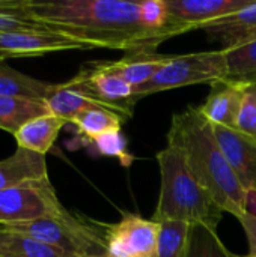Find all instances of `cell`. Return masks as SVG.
<instances>
[{
	"label": "cell",
	"mask_w": 256,
	"mask_h": 257,
	"mask_svg": "<svg viewBox=\"0 0 256 257\" xmlns=\"http://www.w3.org/2000/svg\"><path fill=\"white\" fill-rule=\"evenodd\" d=\"M250 39H256V33L252 36V38H250ZM250 39H247V41H250ZM247 41H246V42H247Z\"/></svg>",
	"instance_id": "f546056e"
},
{
	"label": "cell",
	"mask_w": 256,
	"mask_h": 257,
	"mask_svg": "<svg viewBox=\"0 0 256 257\" xmlns=\"http://www.w3.org/2000/svg\"><path fill=\"white\" fill-rule=\"evenodd\" d=\"M190 224L184 221H160L155 257H187Z\"/></svg>",
	"instance_id": "603a6c76"
},
{
	"label": "cell",
	"mask_w": 256,
	"mask_h": 257,
	"mask_svg": "<svg viewBox=\"0 0 256 257\" xmlns=\"http://www.w3.org/2000/svg\"><path fill=\"white\" fill-rule=\"evenodd\" d=\"M94 257H110V256H107V254H103V256H94Z\"/></svg>",
	"instance_id": "4dcf8cb0"
},
{
	"label": "cell",
	"mask_w": 256,
	"mask_h": 257,
	"mask_svg": "<svg viewBox=\"0 0 256 257\" xmlns=\"http://www.w3.org/2000/svg\"><path fill=\"white\" fill-rule=\"evenodd\" d=\"M204 30L213 39L220 41L223 50L246 42L256 33V2L253 0L241 11L207 24Z\"/></svg>",
	"instance_id": "5bb4252c"
},
{
	"label": "cell",
	"mask_w": 256,
	"mask_h": 257,
	"mask_svg": "<svg viewBox=\"0 0 256 257\" xmlns=\"http://www.w3.org/2000/svg\"><path fill=\"white\" fill-rule=\"evenodd\" d=\"M246 86L244 81L232 78H223L213 83L207 101L198 107L199 111L211 125L237 128Z\"/></svg>",
	"instance_id": "7c38bea8"
},
{
	"label": "cell",
	"mask_w": 256,
	"mask_h": 257,
	"mask_svg": "<svg viewBox=\"0 0 256 257\" xmlns=\"http://www.w3.org/2000/svg\"><path fill=\"white\" fill-rule=\"evenodd\" d=\"M69 84L94 102L116 111L125 120L133 117L137 102L134 87L113 69L110 62L84 66L69 80Z\"/></svg>",
	"instance_id": "8992f818"
},
{
	"label": "cell",
	"mask_w": 256,
	"mask_h": 257,
	"mask_svg": "<svg viewBox=\"0 0 256 257\" xmlns=\"http://www.w3.org/2000/svg\"><path fill=\"white\" fill-rule=\"evenodd\" d=\"M23 29H45L33 20L27 0H0V33Z\"/></svg>",
	"instance_id": "d4e9b609"
},
{
	"label": "cell",
	"mask_w": 256,
	"mask_h": 257,
	"mask_svg": "<svg viewBox=\"0 0 256 257\" xmlns=\"http://www.w3.org/2000/svg\"><path fill=\"white\" fill-rule=\"evenodd\" d=\"M160 167V196L152 220L201 223L216 230L222 209L190 172L183 154L167 145L157 154Z\"/></svg>",
	"instance_id": "3957f363"
},
{
	"label": "cell",
	"mask_w": 256,
	"mask_h": 257,
	"mask_svg": "<svg viewBox=\"0 0 256 257\" xmlns=\"http://www.w3.org/2000/svg\"><path fill=\"white\" fill-rule=\"evenodd\" d=\"M45 114H51V111L42 99L0 96V130L12 136L29 120Z\"/></svg>",
	"instance_id": "2e32d148"
},
{
	"label": "cell",
	"mask_w": 256,
	"mask_h": 257,
	"mask_svg": "<svg viewBox=\"0 0 256 257\" xmlns=\"http://www.w3.org/2000/svg\"><path fill=\"white\" fill-rule=\"evenodd\" d=\"M35 21L91 48L151 54L161 42L177 36L151 29L142 17L140 2L125 0H27Z\"/></svg>",
	"instance_id": "6da1fadb"
},
{
	"label": "cell",
	"mask_w": 256,
	"mask_h": 257,
	"mask_svg": "<svg viewBox=\"0 0 256 257\" xmlns=\"http://www.w3.org/2000/svg\"><path fill=\"white\" fill-rule=\"evenodd\" d=\"M169 56L131 54L116 62H110L113 69L134 89L148 83L167 62Z\"/></svg>",
	"instance_id": "d6986e66"
},
{
	"label": "cell",
	"mask_w": 256,
	"mask_h": 257,
	"mask_svg": "<svg viewBox=\"0 0 256 257\" xmlns=\"http://www.w3.org/2000/svg\"><path fill=\"white\" fill-rule=\"evenodd\" d=\"M107 256L155 257L160 223L139 215H125L116 224H101Z\"/></svg>",
	"instance_id": "ba28073f"
},
{
	"label": "cell",
	"mask_w": 256,
	"mask_h": 257,
	"mask_svg": "<svg viewBox=\"0 0 256 257\" xmlns=\"http://www.w3.org/2000/svg\"><path fill=\"white\" fill-rule=\"evenodd\" d=\"M0 257H74L26 233L0 226Z\"/></svg>",
	"instance_id": "e0dca14e"
},
{
	"label": "cell",
	"mask_w": 256,
	"mask_h": 257,
	"mask_svg": "<svg viewBox=\"0 0 256 257\" xmlns=\"http://www.w3.org/2000/svg\"><path fill=\"white\" fill-rule=\"evenodd\" d=\"M127 120L116 111L106 108L103 105H94L77 114L71 123L75 125L78 134H81L88 142H91L92 139L107 131L121 130V126Z\"/></svg>",
	"instance_id": "44dd1931"
},
{
	"label": "cell",
	"mask_w": 256,
	"mask_h": 257,
	"mask_svg": "<svg viewBox=\"0 0 256 257\" xmlns=\"http://www.w3.org/2000/svg\"><path fill=\"white\" fill-rule=\"evenodd\" d=\"M45 178H48L45 155L17 148L11 157L0 160V191Z\"/></svg>",
	"instance_id": "4fadbf2b"
},
{
	"label": "cell",
	"mask_w": 256,
	"mask_h": 257,
	"mask_svg": "<svg viewBox=\"0 0 256 257\" xmlns=\"http://www.w3.org/2000/svg\"><path fill=\"white\" fill-rule=\"evenodd\" d=\"M246 214L256 218V190L246 191Z\"/></svg>",
	"instance_id": "f1b7e54d"
},
{
	"label": "cell",
	"mask_w": 256,
	"mask_h": 257,
	"mask_svg": "<svg viewBox=\"0 0 256 257\" xmlns=\"http://www.w3.org/2000/svg\"><path fill=\"white\" fill-rule=\"evenodd\" d=\"M253 0H164L167 20L189 32L228 17L249 6Z\"/></svg>",
	"instance_id": "30bf717a"
},
{
	"label": "cell",
	"mask_w": 256,
	"mask_h": 257,
	"mask_svg": "<svg viewBox=\"0 0 256 257\" xmlns=\"http://www.w3.org/2000/svg\"><path fill=\"white\" fill-rule=\"evenodd\" d=\"M65 211L48 178L0 191V226L60 215Z\"/></svg>",
	"instance_id": "52a82bcc"
},
{
	"label": "cell",
	"mask_w": 256,
	"mask_h": 257,
	"mask_svg": "<svg viewBox=\"0 0 256 257\" xmlns=\"http://www.w3.org/2000/svg\"><path fill=\"white\" fill-rule=\"evenodd\" d=\"M244 99L237 120V130L256 139V83H246Z\"/></svg>",
	"instance_id": "4316f807"
},
{
	"label": "cell",
	"mask_w": 256,
	"mask_h": 257,
	"mask_svg": "<svg viewBox=\"0 0 256 257\" xmlns=\"http://www.w3.org/2000/svg\"><path fill=\"white\" fill-rule=\"evenodd\" d=\"M51 84L29 77L0 62V96L45 99Z\"/></svg>",
	"instance_id": "ffe728a7"
},
{
	"label": "cell",
	"mask_w": 256,
	"mask_h": 257,
	"mask_svg": "<svg viewBox=\"0 0 256 257\" xmlns=\"http://www.w3.org/2000/svg\"><path fill=\"white\" fill-rule=\"evenodd\" d=\"M228 60V77L232 80L256 83V39L225 50Z\"/></svg>",
	"instance_id": "cb8c5ba5"
},
{
	"label": "cell",
	"mask_w": 256,
	"mask_h": 257,
	"mask_svg": "<svg viewBox=\"0 0 256 257\" xmlns=\"http://www.w3.org/2000/svg\"><path fill=\"white\" fill-rule=\"evenodd\" d=\"M187 257H241L231 253L220 241L217 232L205 224L195 223L189 229Z\"/></svg>",
	"instance_id": "7402d4cb"
},
{
	"label": "cell",
	"mask_w": 256,
	"mask_h": 257,
	"mask_svg": "<svg viewBox=\"0 0 256 257\" xmlns=\"http://www.w3.org/2000/svg\"><path fill=\"white\" fill-rule=\"evenodd\" d=\"M216 139L243 188L256 190V139L237 128L213 125Z\"/></svg>",
	"instance_id": "8fae6325"
},
{
	"label": "cell",
	"mask_w": 256,
	"mask_h": 257,
	"mask_svg": "<svg viewBox=\"0 0 256 257\" xmlns=\"http://www.w3.org/2000/svg\"><path fill=\"white\" fill-rule=\"evenodd\" d=\"M238 220L249 241V254L246 257H256V218L249 214H243Z\"/></svg>",
	"instance_id": "83f0119b"
},
{
	"label": "cell",
	"mask_w": 256,
	"mask_h": 257,
	"mask_svg": "<svg viewBox=\"0 0 256 257\" xmlns=\"http://www.w3.org/2000/svg\"><path fill=\"white\" fill-rule=\"evenodd\" d=\"M68 50L92 48L84 42L50 29H23L0 33V62L18 57H36Z\"/></svg>",
	"instance_id": "9c48e42d"
},
{
	"label": "cell",
	"mask_w": 256,
	"mask_h": 257,
	"mask_svg": "<svg viewBox=\"0 0 256 257\" xmlns=\"http://www.w3.org/2000/svg\"><path fill=\"white\" fill-rule=\"evenodd\" d=\"M88 143L95 149L97 154L109 158H116L125 167H128L133 163V155L128 152V143L121 130L107 131Z\"/></svg>",
	"instance_id": "484cf974"
},
{
	"label": "cell",
	"mask_w": 256,
	"mask_h": 257,
	"mask_svg": "<svg viewBox=\"0 0 256 257\" xmlns=\"http://www.w3.org/2000/svg\"><path fill=\"white\" fill-rule=\"evenodd\" d=\"M167 142L183 154L193 176L222 211L237 218L246 214V190L229 166L213 125L199 108L189 107L174 114Z\"/></svg>",
	"instance_id": "7a4b0ae2"
},
{
	"label": "cell",
	"mask_w": 256,
	"mask_h": 257,
	"mask_svg": "<svg viewBox=\"0 0 256 257\" xmlns=\"http://www.w3.org/2000/svg\"><path fill=\"white\" fill-rule=\"evenodd\" d=\"M228 77V60L225 50L202 51L183 56H169L164 66L143 86L134 89L136 99L143 96L186 87L192 84L216 83Z\"/></svg>",
	"instance_id": "5b68a950"
},
{
	"label": "cell",
	"mask_w": 256,
	"mask_h": 257,
	"mask_svg": "<svg viewBox=\"0 0 256 257\" xmlns=\"http://www.w3.org/2000/svg\"><path fill=\"white\" fill-rule=\"evenodd\" d=\"M51 111V114L66 120L72 122L77 114H80L83 110L91 108L94 105H100L94 102L92 99L81 95L77 89H74L69 81L62 84H51L50 92L47 93L44 99Z\"/></svg>",
	"instance_id": "ac0fdd59"
},
{
	"label": "cell",
	"mask_w": 256,
	"mask_h": 257,
	"mask_svg": "<svg viewBox=\"0 0 256 257\" xmlns=\"http://www.w3.org/2000/svg\"><path fill=\"white\" fill-rule=\"evenodd\" d=\"M3 227L26 233L69 256L94 257L107 254L103 235L98 233V229L88 226L68 211L60 215L44 217Z\"/></svg>",
	"instance_id": "277c9868"
},
{
	"label": "cell",
	"mask_w": 256,
	"mask_h": 257,
	"mask_svg": "<svg viewBox=\"0 0 256 257\" xmlns=\"http://www.w3.org/2000/svg\"><path fill=\"white\" fill-rule=\"evenodd\" d=\"M66 123V120L54 114L39 116L23 125L14 137L18 143V148L45 155L53 148L60 130Z\"/></svg>",
	"instance_id": "9a60e30c"
}]
</instances>
